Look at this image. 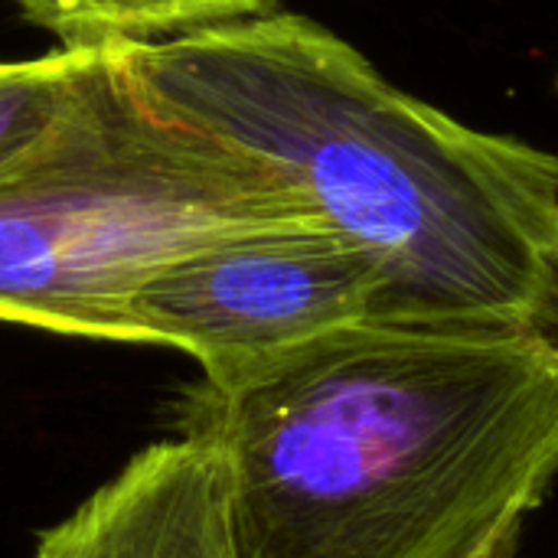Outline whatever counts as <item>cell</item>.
<instances>
[{
    "mask_svg": "<svg viewBox=\"0 0 558 558\" xmlns=\"http://www.w3.org/2000/svg\"><path fill=\"white\" fill-rule=\"evenodd\" d=\"M121 59L150 111L265 163L369 255L376 320L558 340V154L461 124L301 13Z\"/></svg>",
    "mask_w": 558,
    "mask_h": 558,
    "instance_id": "6da1fadb",
    "label": "cell"
},
{
    "mask_svg": "<svg viewBox=\"0 0 558 558\" xmlns=\"http://www.w3.org/2000/svg\"><path fill=\"white\" fill-rule=\"evenodd\" d=\"M180 418L226 464L242 558H471L558 481V340L366 317Z\"/></svg>",
    "mask_w": 558,
    "mask_h": 558,
    "instance_id": "7a4b0ae2",
    "label": "cell"
},
{
    "mask_svg": "<svg viewBox=\"0 0 558 558\" xmlns=\"http://www.w3.org/2000/svg\"><path fill=\"white\" fill-rule=\"evenodd\" d=\"M121 52L0 173V324L141 343L131 298L160 268L232 239L327 226L265 163L150 111Z\"/></svg>",
    "mask_w": 558,
    "mask_h": 558,
    "instance_id": "3957f363",
    "label": "cell"
},
{
    "mask_svg": "<svg viewBox=\"0 0 558 558\" xmlns=\"http://www.w3.org/2000/svg\"><path fill=\"white\" fill-rule=\"evenodd\" d=\"M379 271L330 226L278 229L193 252L131 298L137 340L173 347L226 389L278 356L373 317Z\"/></svg>",
    "mask_w": 558,
    "mask_h": 558,
    "instance_id": "277c9868",
    "label": "cell"
},
{
    "mask_svg": "<svg viewBox=\"0 0 558 558\" xmlns=\"http://www.w3.org/2000/svg\"><path fill=\"white\" fill-rule=\"evenodd\" d=\"M33 558H242L219 451L196 432L147 445L49 526Z\"/></svg>",
    "mask_w": 558,
    "mask_h": 558,
    "instance_id": "5b68a950",
    "label": "cell"
},
{
    "mask_svg": "<svg viewBox=\"0 0 558 558\" xmlns=\"http://www.w3.org/2000/svg\"><path fill=\"white\" fill-rule=\"evenodd\" d=\"M29 23L49 29L62 49L134 46L203 26L262 16L281 0H13Z\"/></svg>",
    "mask_w": 558,
    "mask_h": 558,
    "instance_id": "8992f818",
    "label": "cell"
},
{
    "mask_svg": "<svg viewBox=\"0 0 558 558\" xmlns=\"http://www.w3.org/2000/svg\"><path fill=\"white\" fill-rule=\"evenodd\" d=\"M121 46L56 49L0 62V173L29 157L98 85Z\"/></svg>",
    "mask_w": 558,
    "mask_h": 558,
    "instance_id": "52a82bcc",
    "label": "cell"
},
{
    "mask_svg": "<svg viewBox=\"0 0 558 558\" xmlns=\"http://www.w3.org/2000/svg\"><path fill=\"white\" fill-rule=\"evenodd\" d=\"M520 536H523V526L504 533L500 539H494L490 546H484L481 553H474L471 558H517L520 556Z\"/></svg>",
    "mask_w": 558,
    "mask_h": 558,
    "instance_id": "ba28073f",
    "label": "cell"
}]
</instances>
